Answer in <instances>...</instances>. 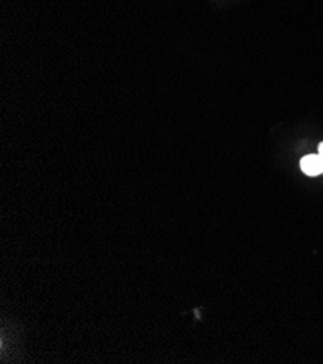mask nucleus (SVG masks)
<instances>
[{
    "instance_id": "nucleus-2",
    "label": "nucleus",
    "mask_w": 323,
    "mask_h": 364,
    "mask_svg": "<svg viewBox=\"0 0 323 364\" xmlns=\"http://www.w3.org/2000/svg\"><path fill=\"white\" fill-rule=\"evenodd\" d=\"M317 156H319V159H320V163H322V171H323V142H320V144H319Z\"/></svg>"
},
{
    "instance_id": "nucleus-1",
    "label": "nucleus",
    "mask_w": 323,
    "mask_h": 364,
    "mask_svg": "<svg viewBox=\"0 0 323 364\" xmlns=\"http://www.w3.org/2000/svg\"><path fill=\"white\" fill-rule=\"evenodd\" d=\"M300 167H302V171L307 176H319L322 174V163H320V159L317 154H309L306 157L302 159L300 161Z\"/></svg>"
}]
</instances>
